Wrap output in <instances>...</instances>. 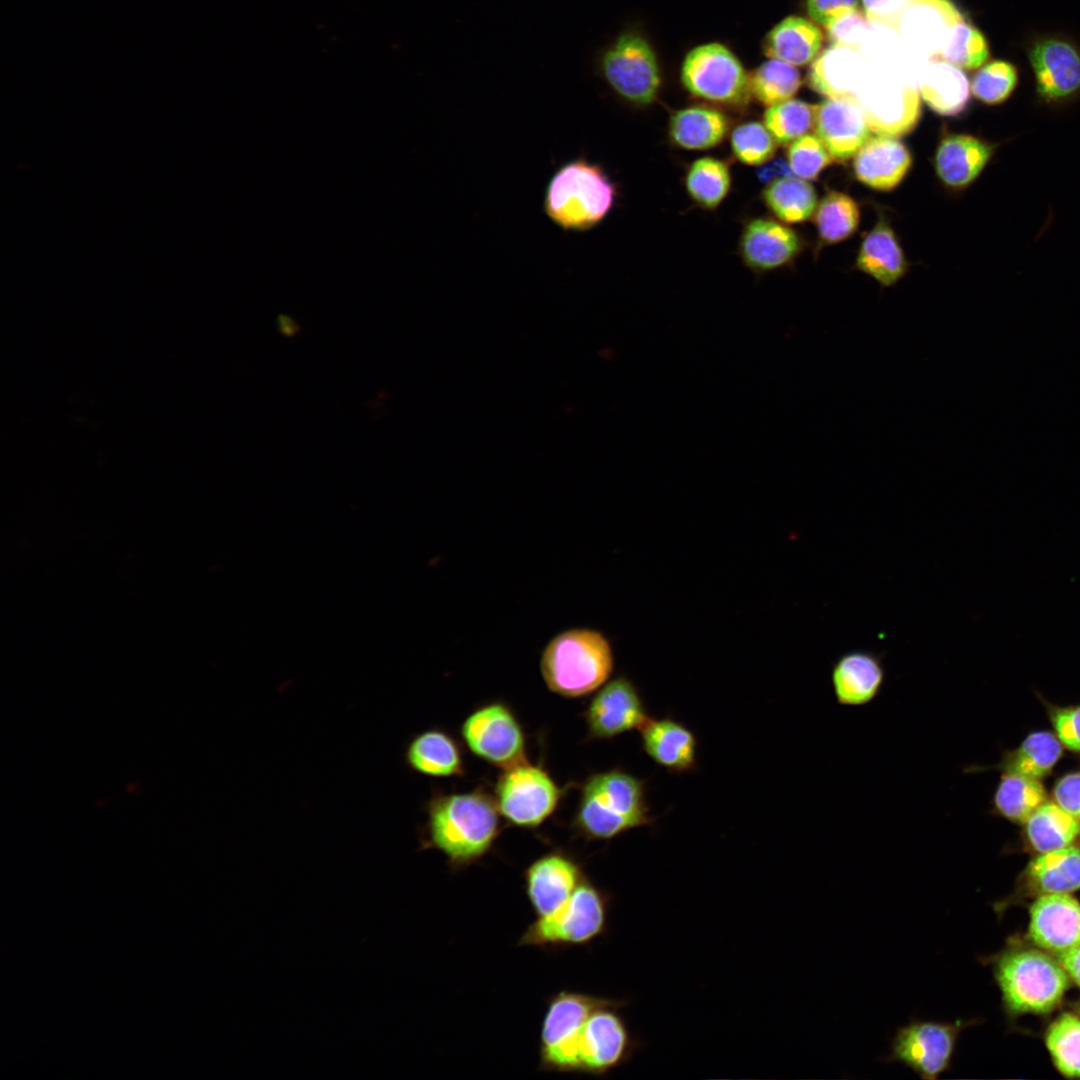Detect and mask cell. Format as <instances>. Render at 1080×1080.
Listing matches in <instances>:
<instances>
[{
	"mask_svg": "<svg viewBox=\"0 0 1080 1080\" xmlns=\"http://www.w3.org/2000/svg\"><path fill=\"white\" fill-rule=\"evenodd\" d=\"M421 847L440 851L454 870L483 858L500 830L495 798L482 788L464 793H435L426 805Z\"/></svg>",
	"mask_w": 1080,
	"mask_h": 1080,
	"instance_id": "6da1fadb",
	"label": "cell"
},
{
	"mask_svg": "<svg viewBox=\"0 0 1080 1080\" xmlns=\"http://www.w3.org/2000/svg\"><path fill=\"white\" fill-rule=\"evenodd\" d=\"M653 820L646 801L645 782L613 768L585 780L572 824L587 840L605 841L649 825Z\"/></svg>",
	"mask_w": 1080,
	"mask_h": 1080,
	"instance_id": "7a4b0ae2",
	"label": "cell"
},
{
	"mask_svg": "<svg viewBox=\"0 0 1080 1080\" xmlns=\"http://www.w3.org/2000/svg\"><path fill=\"white\" fill-rule=\"evenodd\" d=\"M617 193L615 182L600 164L579 156L563 163L550 177L543 212L563 231H587L608 216Z\"/></svg>",
	"mask_w": 1080,
	"mask_h": 1080,
	"instance_id": "3957f363",
	"label": "cell"
},
{
	"mask_svg": "<svg viewBox=\"0 0 1080 1080\" xmlns=\"http://www.w3.org/2000/svg\"><path fill=\"white\" fill-rule=\"evenodd\" d=\"M1009 1014H1046L1058 1007L1070 979L1057 958L1035 946L986 958Z\"/></svg>",
	"mask_w": 1080,
	"mask_h": 1080,
	"instance_id": "277c9868",
	"label": "cell"
},
{
	"mask_svg": "<svg viewBox=\"0 0 1080 1080\" xmlns=\"http://www.w3.org/2000/svg\"><path fill=\"white\" fill-rule=\"evenodd\" d=\"M614 666L607 638L589 628H572L554 636L540 658V671L552 692L567 698L586 696L609 679Z\"/></svg>",
	"mask_w": 1080,
	"mask_h": 1080,
	"instance_id": "5b68a950",
	"label": "cell"
},
{
	"mask_svg": "<svg viewBox=\"0 0 1080 1080\" xmlns=\"http://www.w3.org/2000/svg\"><path fill=\"white\" fill-rule=\"evenodd\" d=\"M609 900L608 894L585 876L563 906L527 926L518 945L547 951L587 945L607 928Z\"/></svg>",
	"mask_w": 1080,
	"mask_h": 1080,
	"instance_id": "8992f818",
	"label": "cell"
},
{
	"mask_svg": "<svg viewBox=\"0 0 1080 1080\" xmlns=\"http://www.w3.org/2000/svg\"><path fill=\"white\" fill-rule=\"evenodd\" d=\"M872 133L899 137L909 133L921 113L918 80L908 72L872 67L854 95Z\"/></svg>",
	"mask_w": 1080,
	"mask_h": 1080,
	"instance_id": "52a82bcc",
	"label": "cell"
},
{
	"mask_svg": "<svg viewBox=\"0 0 1080 1080\" xmlns=\"http://www.w3.org/2000/svg\"><path fill=\"white\" fill-rule=\"evenodd\" d=\"M977 1023L976 1019L937 1021L911 1018L897 1028L889 1053L882 1063H899L924 1080H935L952 1070V1061L961 1032Z\"/></svg>",
	"mask_w": 1080,
	"mask_h": 1080,
	"instance_id": "ba28073f",
	"label": "cell"
},
{
	"mask_svg": "<svg viewBox=\"0 0 1080 1080\" xmlns=\"http://www.w3.org/2000/svg\"><path fill=\"white\" fill-rule=\"evenodd\" d=\"M684 88L693 96L731 107L748 104L750 77L725 45L701 44L685 56L680 72Z\"/></svg>",
	"mask_w": 1080,
	"mask_h": 1080,
	"instance_id": "9c48e42d",
	"label": "cell"
},
{
	"mask_svg": "<svg viewBox=\"0 0 1080 1080\" xmlns=\"http://www.w3.org/2000/svg\"><path fill=\"white\" fill-rule=\"evenodd\" d=\"M618 999L575 991H559L546 999L539 1037V1070L577 1073L575 1038L579 1027L598 1007Z\"/></svg>",
	"mask_w": 1080,
	"mask_h": 1080,
	"instance_id": "30bf717a",
	"label": "cell"
},
{
	"mask_svg": "<svg viewBox=\"0 0 1080 1080\" xmlns=\"http://www.w3.org/2000/svg\"><path fill=\"white\" fill-rule=\"evenodd\" d=\"M561 794L560 787L544 768L525 760L503 769L494 798L508 823L535 828L553 814Z\"/></svg>",
	"mask_w": 1080,
	"mask_h": 1080,
	"instance_id": "8fae6325",
	"label": "cell"
},
{
	"mask_svg": "<svg viewBox=\"0 0 1080 1080\" xmlns=\"http://www.w3.org/2000/svg\"><path fill=\"white\" fill-rule=\"evenodd\" d=\"M600 71L609 87L625 101L648 105L661 86V72L649 42L635 33L621 34L605 49Z\"/></svg>",
	"mask_w": 1080,
	"mask_h": 1080,
	"instance_id": "7c38bea8",
	"label": "cell"
},
{
	"mask_svg": "<svg viewBox=\"0 0 1080 1080\" xmlns=\"http://www.w3.org/2000/svg\"><path fill=\"white\" fill-rule=\"evenodd\" d=\"M624 1004L617 1000L598 1007L581 1024L574 1045L577 1074L601 1076L632 1056L634 1040L617 1012Z\"/></svg>",
	"mask_w": 1080,
	"mask_h": 1080,
	"instance_id": "4fadbf2b",
	"label": "cell"
},
{
	"mask_svg": "<svg viewBox=\"0 0 1080 1080\" xmlns=\"http://www.w3.org/2000/svg\"><path fill=\"white\" fill-rule=\"evenodd\" d=\"M460 732L467 748L493 766L506 769L526 760L524 730L503 702H490L474 710Z\"/></svg>",
	"mask_w": 1080,
	"mask_h": 1080,
	"instance_id": "5bb4252c",
	"label": "cell"
},
{
	"mask_svg": "<svg viewBox=\"0 0 1080 1080\" xmlns=\"http://www.w3.org/2000/svg\"><path fill=\"white\" fill-rule=\"evenodd\" d=\"M1027 57L1042 103L1062 105L1080 95V47L1073 40L1039 36L1028 44Z\"/></svg>",
	"mask_w": 1080,
	"mask_h": 1080,
	"instance_id": "9a60e30c",
	"label": "cell"
},
{
	"mask_svg": "<svg viewBox=\"0 0 1080 1080\" xmlns=\"http://www.w3.org/2000/svg\"><path fill=\"white\" fill-rule=\"evenodd\" d=\"M648 718L639 691L625 676L604 683L584 711L588 737L595 740L639 730Z\"/></svg>",
	"mask_w": 1080,
	"mask_h": 1080,
	"instance_id": "2e32d148",
	"label": "cell"
},
{
	"mask_svg": "<svg viewBox=\"0 0 1080 1080\" xmlns=\"http://www.w3.org/2000/svg\"><path fill=\"white\" fill-rule=\"evenodd\" d=\"M1080 890V847L1039 853L1021 873L1014 893L994 904L1003 913L1011 904L1049 894H1072Z\"/></svg>",
	"mask_w": 1080,
	"mask_h": 1080,
	"instance_id": "e0dca14e",
	"label": "cell"
},
{
	"mask_svg": "<svg viewBox=\"0 0 1080 1080\" xmlns=\"http://www.w3.org/2000/svg\"><path fill=\"white\" fill-rule=\"evenodd\" d=\"M585 878L580 863L560 850L545 853L523 873L524 889L537 917L556 912Z\"/></svg>",
	"mask_w": 1080,
	"mask_h": 1080,
	"instance_id": "ac0fdd59",
	"label": "cell"
},
{
	"mask_svg": "<svg viewBox=\"0 0 1080 1080\" xmlns=\"http://www.w3.org/2000/svg\"><path fill=\"white\" fill-rule=\"evenodd\" d=\"M1027 938L1057 957L1080 945V901L1072 894H1049L1029 907Z\"/></svg>",
	"mask_w": 1080,
	"mask_h": 1080,
	"instance_id": "d6986e66",
	"label": "cell"
},
{
	"mask_svg": "<svg viewBox=\"0 0 1080 1080\" xmlns=\"http://www.w3.org/2000/svg\"><path fill=\"white\" fill-rule=\"evenodd\" d=\"M813 128L832 159L838 162L855 157L872 137L854 97L827 98L816 105Z\"/></svg>",
	"mask_w": 1080,
	"mask_h": 1080,
	"instance_id": "ffe728a7",
	"label": "cell"
},
{
	"mask_svg": "<svg viewBox=\"0 0 1080 1080\" xmlns=\"http://www.w3.org/2000/svg\"><path fill=\"white\" fill-rule=\"evenodd\" d=\"M801 247V240L795 231L769 218L750 220L744 226L739 241L744 264L758 274L791 263Z\"/></svg>",
	"mask_w": 1080,
	"mask_h": 1080,
	"instance_id": "44dd1931",
	"label": "cell"
},
{
	"mask_svg": "<svg viewBox=\"0 0 1080 1080\" xmlns=\"http://www.w3.org/2000/svg\"><path fill=\"white\" fill-rule=\"evenodd\" d=\"M884 681L882 659L870 651H848L832 665L833 694L841 706L861 707L870 704L880 694Z\"/></svg>",
	"mask_w": 1080,
	"mask_h": 1080,
	"instance_id": "7402d4cb",
	"label": "cell"
},
{
	"mask_svg": "<svg viewBox=\"0 0 1080 1080\" xmlns=\"http://www.w3.org/2000/svg\"><path fill=\"white\" fill-rule=\"evenodd\" d=\"M638 731L643 751L657 765L671 773L696 768L697 739L681 722L671 717H649Z\"/></svg>",
	"mask_w": 1080,
	"mask_h": 1080,
	"instance_id": "603a6c76",
	"label": "cell"
},
{
	"mask_svg": "<svg viewBox=\"0 0 1080 1080\" xmlns=\"http://www.w3.org/2000/svg\"><path fill=\"white\" fill-rule=\"evenodd\" d=\"M997 147L996 143L968 134L947 136L937 149V174L948 186L967 187L982 173Z\"/></svg>",
	"mask_w": 1080,
	"mask_h": 1080,
	"instance_id": "cb8c5ba5",
	"label": "cell"
},
{
	"mask_svg": "<svg viewBox=\"0 0 1080 1080\" xmlns=\"http://www.w3.org/2000/svg\"><path fill=\"white\" fill-rule=\"evenodd\" d=\"M912 163L908 149L895 137H871L854 157V172L867 186L889 191L906 175Z\"/></svg>",
	"mask_w": 1080,
	"mask_h": 1080,
	"instance_id": "d4e9b609",
	"label": "cell"
},
{
	"mask_svg": "<svg viewBox=\"0 0 1080 1080\" xmlns=\"http://www.w3.org/2000/svg\"><path fill=\"white\" fill-rule=\"evenodd\" d=\"M869 68L857 51L833 45L814 59L807 80L827 98L854 97Z\"/></svg>",
	"mask_w": 1080,
	"mask_h": 1080,
	"instance_id": "484cf974",
	"label": "cell"
},
{
	"mask_svg": "<svg viewBox=\"0 0 1080 1080\" xmlns=\"http://www.w3.org/2000/svg\"><path fill=\"white\" fill-rule=\"evenodd\" d=\"M963 21L948 0H916L905 11L900 31L911 47L927 55H937L946 32Z\"/></svg>",
	"mask_w": 1080,
	"mask_h": 1080,
	"instance_id": "4316f807",
	"label": "cell"
},
{
	"mask_svg": "<svg viewBox=\"0 0 1080 1080\" xmlns=\"http://www.w3.org/2000/svg\"><path fill=\"white\" fill-rule=\"evenodd\" d=\"M404 761L417 774L453 777L464 774L459 745L446 732L428 729L413 736L406 745Z\"/></svg>",
	"mask_w": 1080,
	"mask_h": 1080,
	"instance_id": "83f0119b",
	"label": "cell"
},
{
	"mask_svg": "<svg viewBox=\"0 0 1080 1080\" xmlns=\"http://www.w3.org/2000/svg\"><path fill=\"white\" fill-rule=\"evenodd\" d=\"M822 42V32L815 24L792 15L782 19L766 34L763 50L769 58L804 66L818 56Z\"/></svg>",
	"mask_w": 1080,
	"mask_h": 1080,
	"instance_id": "f1b7e54d",
	"label": "cell"
},
{
	"mask_svg": "<svg viewBox=\"0 0 1080 1080\" xmlns=\"http://www.w3.org/2000/svg\"><path fill=\"white\" fill-rule=\"evenodd\" d=\"M921 98L936 113H961L970 98V83L961 68L936 59L923 68L918 78Z\"/></svg>",
	"mask_w": 1080,
	"mask_h": 1080,
	"instance_id": "f546056e",
	"label": "cell"
},
{
	"mask_svg": "<svg viewBox=\"0 0 1080 1080\" xmlns=\"http://www.w3.org/2000/svg\"><path fill=\"white\" fill-rule=\"evenodd\" d=\"M856 267L879 284L889 287L907 272L908 263L892 228L880 219L863 240Z\"/></svg>",
	"mask_w": 1080,
	"mask_h": 1080,
	"instance_id": "4dcf8cb0",
	"label": "cell"
},
{
	"mask_svg": "<svg viewBox=\"0 0 1080 1080\" xmlns=\"http://www.w3.org/2000/svg\"><path fill=\"white\" fill-rule=\"evenodd\" d=\"M730 128L728 117L707 106H690L675 111L669 120L672 143L685 150H707L719 145Z\"/></svg>",
	"mask_w": 1080,
	"mask_h": 1080,
	"instance_id": "1f68e13d",
	"label": "cell"
},
{
	"mask_svg": "<svg viewBox=\"0 0 1080 1080\" xmlns=\"http://www.w3.org/2000/svg\"><path fill=\"white\" fill-rule=\"evenodd\" d=\"M1025 837L1038 854L1066 848L1080 838V820L1056 802L1045 801L1026 820Z\"/></svg>",
	"mask_w": 1080,
	"mask_h": 1080,
	"instance_id": "d6a6232c",
	"label": "cell"
},
{
	"mask_svg": "<svg viewBox=\"0 0 1080 1080\" xmlns=\"http://www.w3.org/2000/svg\"><path fill=\"white\" fill-rule=\"evenodd\" d=\"M762 200L778 219L789 224L808 220L818 206L814 187L793 176L769 183L762 191Z\"/></svg>",
	"mask_w": 1080,
	"mask_h": 1080,
	"instance_id": "836d02e7",
	"label": "cell"
},
{
	"mask_svg": "<svg viewBox=\"0 0 1080 1080\" xmlns=\"http://www.w3.org/2000/svg\"><path fill=\"white\" fill-rule=\"evenodd\" d=\"M1045 801L1046 791L1039 779L1005 772L996 788L993 807L1006 819L1025 823Z\"/></svg>",
	"mask_w": 1080,
	"mask_h": 1080,
	"instance_id": "e575fe53",
	"label": "cell"
},
{
	"mask_svg": "<svg viewBox=\"0 0 1080 1080\" xmlns=\"http://www.w3.org/2000/svg\"><path fill=\"white\" fill-rule=\"evenodd\" d=\"M1062 755V743L1048 731L1031 733L1001 763L1005 772L1040 779L1051 772Z\"/></svg>",
	"mask_w": 1080,
	"mask_h": 1080,
	"instance_id": "d590c367",
	"label": "cell"
},
{
	"mask_svg": "<svg viewBox=\"0 0 1080 1080\" xmlns=\"http://www.w3.org/2000/svg\"><path fill=\"white\" fill-rule=\"evenodd\" d=\"M685 187L692 201L708 210L716 209L731 187L729 165L714 157L695 160L685 175Z\"/></svg>",
	"mask_w": 1080,
	"mask_h": 1080,
	"instance_id": "8d00e7d4",
	"label": "cell"
},
{
	"mask_svg": "<svg viewBox=\"0 0 1080 1080\" xmlns=\"http://www.w3.org/2000/svg\"><path fill=\"white\" fill-rule=\"evenodd\" d=\"M989 57L990 48L986 37L978 28L964 20L949 28L936 55V59L967 70L980 68Z\"/></svg>",
	"mask_w": 1080,
	"mask_h": 1080,
	"instance_id": "74e56055",
	"label": "cell"
},
{
	"mask_svg": "<svg viewBox=\"0 0 1080 1080\" xmlns=\"http://www.w3.org/2000/svg\"><path fill=\"white\" fill-rule=\"evenodd\" d=\"M801 86L796 66L770 58L758 66L750 77V90L758 102L773 106L792 99Z\"/></svg>",
	"mask_w": 1080,
	"mask_h": 1080,
	"instance_id": "f35d334b",
	"label": "cell"
},
{
	"mask_svg": "<svg viewBox=\"0 0 1080 1080\" xmlns=\"http://www.w3.org/2000/svg\"><path fill=\"white\" fill-rule=\"evenodd\" d=\"M1044 1040L1057 1070L1080 1078V1016L1063 1012L1048 1026Z\"/></svg>",
	"mask_w": 1080,
	"mask_h": 1080,
	"instance_id": "ab89813d",
	"label": "cell"
},
{
	"mask_svg": "<svg viewBox=\"0 0 1080 1080\" xmlns=\"http://www.w3.org/2000/svg\"><path fill=\"white\" fill-rule=\"evenodd\" d=\"M859 219V207L854 199L837 191L827 193L815 211L819 236L826 243H836L852 235Z\"/></svg>",
	"mask_w": 1080,
	"mask_h": 1080,
	"instance_id": "60d3db41",
	"label": "cell"
},
{
	"mask_svg": "<svg viewBox=\"0 0 1080 1080\" xmlns=\"http://www.w3.org/2000/svg\"><path fill=\"white\" fill-rule=\"evenodd\" d=\"M816 105L789 99L770 106L764 113V125L776 141L785 145L813 128Z\"/></svg>",
	"mask_w": 1080,
	"mask_h": 1080,
	"instance_id": "b9f144b4",
	"label": "cell"
},
{
	"mask_svg": "<svg viewBox=\"0 0 1080 1080\" xmlns=\"http://www.w3.org/2000/svg\"><path fill=\"white\" fill-rule=\"evenodd\" d=\"M1017 67L1006 60H993L981 66L971 82L972 94L988 105L1006 102L1017 88Z\"/></svg>",
	"mask_w": 1080,
	"mask_h": 1080,
	"instance_id": "7bdbcfd3",
	"label": "cell"
},
{
	"mask_svg": "<svg viewBox=\"0 0 1080 1080\" xmlns=\"http://www.w3.org/2000/svg\"><path fill=\"white\" fill-rule=\"evenodd\" d=\"M730 146L734 157L747 165H762L770 160L776 150V141L765 127L757 121L736 126L730 134Z\"/></svg>",
	"mask_w": 1080,
	"mask_h": 1080,
	"instance_id": "ee69618b",
	"label": "cell"
},
{
	"mask_svg": "<svg viewBox=\"0 0 1080 1080\" xmlns=\"http://www.w3.org/2000/svg\"><path fill=\"white\" fill-rule=\"evenodd\" d=\"M787 162L793 175L804 180H814L833 159L821 140L816 135L807 133L789 144Z\"/></svg>",
	"mask_w": 1080,
	"mask_h": 1080,
	"instance_id": "f6af8a7d",
	"label": "cell"
},
{
	"mask_svg": "<svg viewBox=\"0 0 1080 1080\" xmlns=\"http://www.w3.org/2000/svg\"><path fill=\"white\" fill-rule=\"evenodd\" d=\"M871 22L865 13L852 11L828 25L825 29L833 45L860 51L866 37L872 32Z\"/></svg>",
	"mask_w": 1080,
	"mask_h": 1080,
	"instance_id": "bcb514c9",
	"label": "cell"
},
{
	"mask_svg": "<svg viewBox=\"0 0 1080 1080\" xmlns=\"http://www.w3.org/2000/svg\"><path fill=\"white\" fill-rule=\"evenodd\" d=\"M913 0H862L864 12L872 24L900 31L905 11Z\"/></svg>",
	"mask_w": 1080,
	"mask_h": 1080,
	"instance_id": "7dc6e473",
	"label": "cell"
},
{
	"mask_svg": "<svg viewBox=\"0 0 1080 1080\" xmlns=\"http://www.w3.org/2000/svg\"><path fill=\"white\" fill-rule=\"evenodd\" d=\"M1051 720L1060 742L1069 750L1080 752V706L1054 708Z\"/></svg>",
	"mask_w": 1080,
	"mask_h": 1080,
	"instance_id": "c3c4849f",
	"label": "cell"
},
{
	"mask_svg": "<svg viewBox=\"0 0 1080 1080\" xmlns=\"http://www.w3.org/2000/svg\"><path fill=\"white\" fill-rule=\"evenodd\" d=\"M859 0H807L806 10L809 17L819 25L827 27L838 18L857 10Z\"/></svg>",
	"mask_w": 1080,
	"mask_h": 1080,
	"instance_id": "681fc988",
	"label": "cell"
},
{
	"mask_svg": "<svg viewBox=\"0 0 1080 1080\" xmlns=\"http://www.w3.org/2000/svg\"><path fill=\"white\" fill-rule=\"evenodd\" d=\"M1053 796L1062 809L1080 820V772L1060 778L1053 789Z\"/></svg>",
	"mask_w": 1080,
	"mask_h": 1080,
	"instance_id": "f907efd6",
	"label": "cell"
},
{
	"mask_svg": "<svg viewBox=\"0 0 1080 1080\" xmlns=\"http://www.w3.org/2000/svg\"><path fill=\"white\" fill-rule=\"evenodd\" d=\"M758 179L762 183H771L778 179L792 176L793 173L789 167L788 162L781 158L770 159L767 162L759 166L756 171Z\"/></svg>",
	"mask_w": 1080,
	"mask_h": 1080,
	"instance_id": "816d5d0a",
	"label": "cell"
},
{
	"mask_svg": "<svg viewBox=\"0 0 1080 1080\" xmlns=\"http://www.w3.org/2000/svg\"><path fill=\"white\" fill-rule=\"evenodd\" d=\"M1056 958L1069 979L1080 988V945Z\"/></svg>",
	"mask_w": 1080,
	"mask_h": 1080,
	"instance_id": "f5cc1de1",
	"label": "cell"
},
{
	"mask_svg": "<svg viewBox=\"0 0 1080 1080\" xmlns=\"http://www.w3.org/2000/svg\"><path fill=\"white\" fill-rule=\"evenodd\" d=\"M276 327L280 335L285 338L296 337L302 330L301 324L287 314H279L277 316Z\"/></svg>",
	"mask_w": 1080,
	"mask_h": 1080,
	"instance_id": "db71d44e",
	"label": "cell"
},
{
	"mask_svg": "<svg viewBox=\"0 0 1080 1080\" xmlns=\"http://www.w3.org/2000/svg\"><path fill=\"white\" fill-rule=\"evenodd\" d=\"M1079 1016H1080V1007H1079Z\"/></svg>",
	"mask_w": 1080,
	"mask_h": 1080,
	"instance_id": "11a10c76",
	"label": "cell"
},
{
	"mask_svg": "<svg viewBox=\"0 0 1080 1080\" xmlns=\"http://www.w3.org/2000/svg\"><path fill=\"white\" fill-rule=\"evenodd\" d=\"M913 1H916V0H913Z\"/></svg>",
	"mask_w": 1080,
	"mask_h": 1080,
	"instance_id": "9f6ffc18",
	"label": "cell"
}]
</instances>
